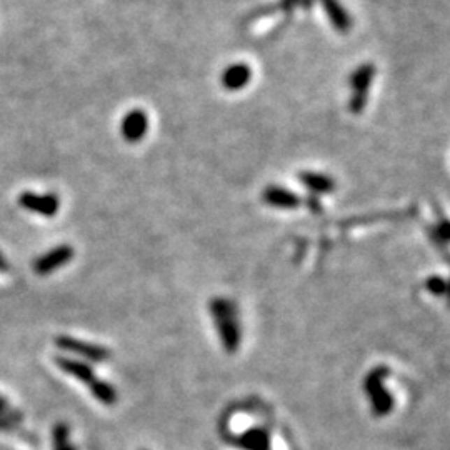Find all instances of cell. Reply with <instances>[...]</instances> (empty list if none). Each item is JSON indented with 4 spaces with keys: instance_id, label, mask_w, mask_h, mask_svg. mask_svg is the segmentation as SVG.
Returning a JSON list of instances; mask_svg holds the SVG:
<instances>
[{
    "instance_id": "6da1fadb",
    "label": "cell",
    "mask_w": 450,
    "mask_h": 450,
    "mask_svg": "<svg viewBox=\"0 0 450 450\" xmlns=\"http://www.w3.org/2000/svg\"><path fill=\"white\" fill-rule=\"evenodd\" d=\"M212 314H214L215 322H217L225 347L228 350L235 349L237 344H239V328H237L235 314H233L232 305L227 300H215L212 304Z\"/></svg>"
},
{
    "instance_id": "7a4b0ae2",
    "label": "cell",
    "mask_w": 450,
    "mask_h": 450,
    "mask_svg": "<svg viewBox=\"0 0 450 450\" xmlns=\"http://www.w3.org/2000/svg\"><path fill=\"white\" fill-rule=\"evenodd\" d=\"M375 75V67L367 64L361 66L350 77V87H352V101H350V110L361 114L367 103V92H369L370 82Z\"/></svg>"
},
{
    "instance_id": "3957f363",
    "label": "cell",
    "mask_w": 450,
    "mask_h": 450,
    "mask_svg": "<svg viewBox=\"0 0 450 450\" xmlns=\"http://www.w3.org/2000/svg\"><path fill=\"white\" fill-rule=\"evenodd\" d=\"M72 249L67 247V245H60V247H55L50 250L49 254L42 255L41 259H37L36 263H34V269L38 275H47L52 274L59 267L66 266V263L72 259Z\"/></svg>"
},
{
    "instance_id": "277c9868",
    "label": "cell",
    "mask_w": 450,
    "mask_h": 450,
    "mask_svg": "<svg viewBox=\"0 0 450 450\" xmlns=\"http://www.w3.org/2000/svg\"><path fill=\"white\" fill-rule=\"evenodd\" d=\"M57 345L60 349L68 350V352H75L82 357H87L92 362H101L103 358L109 357L107 349L97 347V345L87 344V342L71 339V337H60V339H57Z\"/></svg>"
},
{
    "instance_id": "5b68a950",
    "label": "cell",
    "mask_w": 450,
    "mask_h": 450,
    "mask_svg": "<svg viewBox=\"0 0 450 450\" xmlns=\"http://www.w3.org/2000/svg\"><path fill=\"white\" fill-rule=\"evenodd\" d=\"M149 129V120L142 110H133L127 114L122 120V136L129 142H138L145 136Z\"/></svg>"
},
{
    "instance_id": "8992f818",
    "label": "cell",
    "mask_w": 450,
    "mask_h": 450,
    "mask_svg": "<svg viewBox=\"0 0 450 450\" xmlns=\"http://www.w3.org/2000/svg\"><path fill=\"white\" fill-rule=\"evenodd\" d=\"M252 71L247 64H233V66L225 68L222 75V84L228 90H240L249 84Z\"/></svg>"
},
{
    "instance_id": "52a82bcc",
    "label": "cell",
    "mask_w": 450,
    "mask_h": 450,
    "mask_svg": "<svg viewBox=\"0 0 450 450\" xmlns=\"http://www.w3.org/2000/svg\"><path fill=\"white\" fill-rule=\"evenodd\" d=\"M20 203H22V207H25V209L37 212V214L47 215V217L54 215L59 209V202L54 196H34V194H24V196L20 197Z\"/></svg>"
},
{
    "instance_id": "ba28073f",
    "label": "cell",
    "mask_w": 450,
    "mask_h": 450,
    "mask_svg": "<svg viewBox=\"0 0 450 450\" xmlns=\"http://www.w3.org/2000/svg\"><path fill=\"white\" fill-rule=\"evenodd\" d=\"M57 363L60 369H64L67 374L73 375L75 379H79L80 382L92 385L95 382V375L92 367L89 363L79 362V361H71V358H57Z\"/></svg>"
},
{
    "instance_id": "9c48e42d",
    "label": "cell",
    "mask_w": 450,
    "mask_h": 450,
    "mask_svg": "<svg viewBox=\"0 0 450 450\" xmlns=\"http://www.w3.org/2000/svg\"><path fill=\"white\" fill-rule=\"evenodd\" d=\"M263 198L275 207H284V209H292L298 205V198L289 190L280 187H269L263 194Z\"/></svg>"
},
{
    "instance_id": "30bf717a",
    "label": "cell",
    "mask_w": 450,
    "mask_h": 450,
    "mask_svg": "<svg viewBox=\"0 0 450 450\" xmlns=\"http://www.w3.org/2000/svg\"><path fill=\"white\" fill-rule=\"evenodd\" d=\"M300 180L304 182L310 190H315V192H332V189H334V180L328 179L326 175L305 172V174L300 175Z\"/></svg>"
},
{
    "instance_id": "8fae6325",
    "label": "cell",
    "mask_w": 450,
    "mask_h": 450,
    "mask_svg": "<svg viewBox=\"0 0 450 450\" xmlns=\"http://www.w3.org/2000/svg\"><path fill=\"white\" fill-rule=\"evenodd\" d=\"M90 392L97 400H101L102 404L112 405L115 404L117 400V392L115 389L109 385L107 382H102V380H95V382L90 385Z\"/></svg>"
},
{
    "instance_id": "7c38bea8",
    "label": "cell",
    "mask_w": 450,
    "mask_h": 450,
    "mask_svg": "<svg viewBox=\"0 0 450 450\" xmlns=\"http://www.w3.org/2000/svg\"><path fill=\"white\" fill-rule=\"evenodd\" d=\"M326 2V8L328 10V14H331V19L332 22H334L337 27L339 29H347L349 27V19L347 15L344 14V10H342L340 6H337L334 0H324Z\"/></svg>"
},
{
    "instance_id": "4fadbf2b",
    "label": "cell",
    "mask_w": 450,
    "mask_h": 450,
    "mask_svg": "<svg viewBox=\"0 0 450 450\" xmlns=\"http://www.w3.org/2000/svg\"><path fill=\"white\" fill-rule=\"evenodd\" d=\"M57 450H72L71 447H68V445L66 444V442H64V440H62V442H59V445H57Z\"/></svg>"
},
{
    "instance_id": "5bb4252c",
    "label": "cell",
    "mask_w": 450,
    "mask_h": 450,
    "mask_svg": "<svg viewBox=\"0 0 450 450\" xmlns=\"http://www.w3.org/2000/svg\"><path fill=\"white\" fill-rule=\"evenodd\" d=\"M3 407H6V400H3V399H0V410H2V409H3Z\"/></svg>"
}]
</instances>
